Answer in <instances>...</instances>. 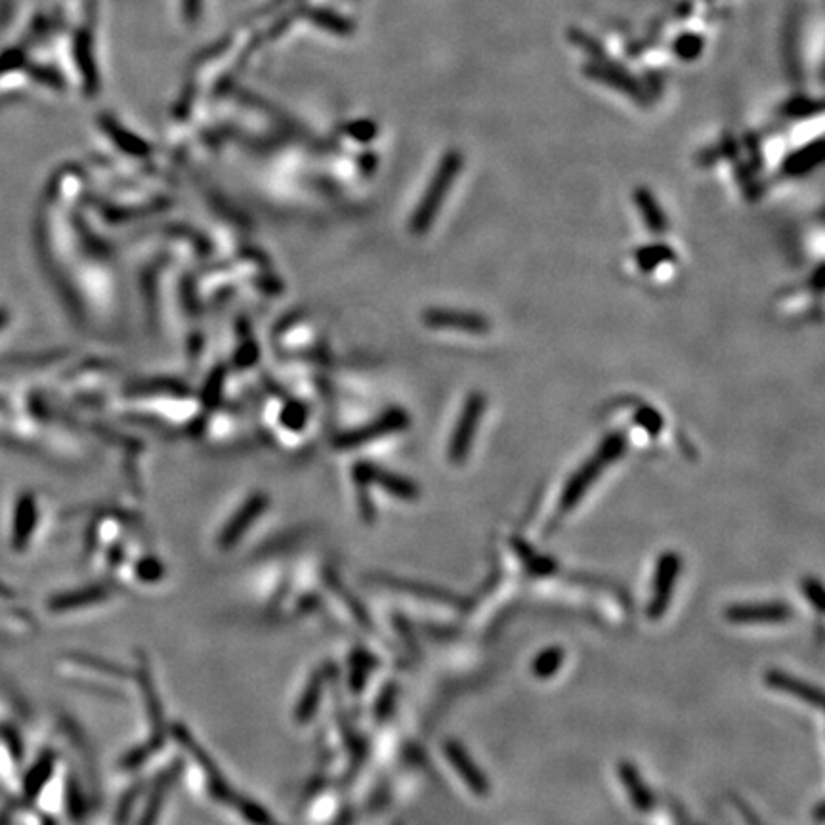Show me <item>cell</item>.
<instances>
[{"label": "cell", "mask_w": 825, "mask_h": 825, "mask_svg": "<svg viewBox=\"0 0 825 825\" xmlns=\"http://www.w3.org/2000/svg\"><path fill=\"white\" fill-rule=\"evenodd\" d=\"M138 573H140L142 579L146 581H155L157 577H161L163 573V568L157 563V562H153V560H147V562H142L140 565H138Z\"/></svg>", "instance_id": "484cf974"}, {"label": "cell", "mask_w": 825, "mask_h": 825, "mask_svg": "<svg viewBox=\"0 0 825 825\" xmlns=\"http://www.w3.org/2000/svg\"><path fill=\"white\" fill-rule=\"evenodd\" d=\"M563 663V652L560 648H548L543 653L537 655V660L533 661V675L539 679H548L553 677L554 672L562 667Z\"/></svg>", "instance_id": "ac0fdd59"}, {"label": "cell", "mask_w": 825, "mask_h": 825, "mask_svg": "<svg viewBox=\"0 0 825 825\" xmlns=\"http://www.w3.org/2000/svg\"><path fill=\"white\" fill-rule=\"evenodd\" d=\"M675 258H677L675 251H672L667 243H652V244H646V247H640L634 253V262L638 270L646 271V273L657 270L667 262H672Z\"/></svg>", "instance_id": "2e32d148"}, {"label": "cell", "mask_w": 825, "mask_h": 825, "mask_svg": "<svg viewBox=\"0 0 825 825\" xmlns=\"http://www.w3.org/2000/svg\"><path fill=\"white\" fill-rule=\"evenodd\" d=\"M356 480L361 485L378 483V485H382V489H386L390 495L400 497V499L411 501V499L419 497V487L412 483L411 480H407L404 476H397V474H392L388 470H382V468H378L375 465H358Z\"/></svg>", "instance_id": "ba28073f"}, {"label": "cell", "mask_w": 825, "mask_h": 825, "mask_svg": "<svg viewBox=\"0 0 825 825\" xmlns=\"http://www.w3.org/2000/svg\"><path fill=\"white\" fill-rule=\"evenodd\" d=\"M823 163V138H816L814 142H810L797 151L789 153L784 159L782 173L789 178H799L808 173H812L816 166Z\"/></svg>", "instance_id": "8fae6325"}, {"label": "cell", "mask_w": 825, "mask_h": 825, "mask_svg": "<svg viewBox=\"0 0 825 825\" xmlns=\"http://www.w3.org/2000/svg\"><path fill=\"white\" fill-rule=\"evenodd\" d=\"M20 64H22V56L18 52H13V50L6 52L3 58H0V75L13 67H20Z\"/></svg>", "instance_id": "4316f807"}, {"label": "cell", "mask_w": 825, "mask_h": 825, "mask_svg": "<svg viewBox=\"0 0 825 825\" xmlns=\"http://www.w3.org/2000/svg\"><path fill=\"white\" fill-rule=\"evenodd\" d=\"M409 426V415L400 409V407H394L386 412H382V415L378 419H375L369 426H363L359 428V430H354V432H350V434H344L341 436L339 439H336V446L339 448H359V446H365L367 441H373V439H378L382 436H388V434H394V432H402L405 430V428Z\"/></svg>", "instance_id": "5b68a950"}, {"label": "cell", "mask_w": 825, "mask_h": 825, "mask_svg": "<svg viewBox=\"0 0 825 825\" xmlns=\"http://www.w3.org/2000/svg\"><path fill=\"white\" fill-rule=\"evenodd\" d=\"M568 37H570V40L577 46V49L585 50L592 59L606 58V50H604L602 42H600L599 39H596V37L589 35L587 31H583V29H572Z\"/></svg>", "instance_id": "7402d4cb"}, {"label": "cell", "mask_w": 825, "mask_h": 825, "mask_svg": "<svg viewBox=\"0 0 825 825\" xmlns=\"http://www.w3.org/2000/svg\"><path fill=\"white\" fill-rule=\"evenodd\" d=\"M485 411V395L482 392H470L458 415L453 434L449 439V461L453 465H463L476 439L478 428Z\"/></svg>", "instance_id": "3957f363"}, {"label": "cell", "mask_w": 825, "mask_h": 825, "mask_svg": "<svg viewBox=\"0 0 825 825\" xmlns=\"http://www.w3.org/2000/svg\"><path fill=\"white\" fill-rule=\"evenodd\" d=\"M585 75L589 76L590 81L602 83V84H606L609 88H614V90L621 92V94H625L626 98H631L636 103H648V96H646L644 86H642L634 79L633 73H629L626 69H623L621 66L614 64V61H608L606 58L590 59L589 64L585 66Z\"/></svg>", "instance_id": "277c9868"}, {"label": "cell", "mask_w": 825, "mask_h": 825, "mask_svg": "<svg viewBox=\"0 0 825 825\" xmlns=\"http://www.w3.org/2000/svg\"><path fill=\"white\" fill-rule=\"evenodd\" d=\"M804 594H806V599L812 602L816 606L818 611H821V602H823V589H821V583L818 579H806L804 581Z\"/></svg>", "instance_id": "d4e9b609"}, {"label": "cell", "mask_w": 825, "mask_h": 825, "mask_svg": "<svg viewBox=\"0 0 825 825\" xmlns=\"http://www.w3.org/2000/svg\"><path fill=\"white\" fill-rule=\"evenodd\" d=\"M239 810L253 825H278L262 806H258L251 801H239Z\"/></svg>", "instance_id": "cb8c5ba5"}, {"label": "cell", "mask_w": 825, "mask_h": 825, "mask_svg": "<svg viewBox=\"0 0 825 825\" xmlns=\"http://www.w3.org/2000/svg\"><path fill=\"white\" fill-rule=\"evenodd\" d=\"M812 281H814V287H816V293H821V288H823V266L816 268Z\"/></svg>", "instance_id": "83f0119b"}, {"label": "cell", "mask_w": 825, "mask_h": 825, "mask_svg": "<svg viewBox=\"0 0 825 825\" xmlns=\"http://www.w3.org/2000/svg\"><path fill=\"white\" fill-rule=\"evenodd\" d=\"M33 528H35V502L33 499H23L20 504L18 522L13 524V533H12V546L18 550V553H23L25 550Z\"/></svg>", "instance_id": "e0dca14e"}, {"label": "cell", "mask_w": 825, "mask_h": 825, "mask_svg": "<svg viewBox=\"0 0 825 825\" xmlns=\"http://www.w3.org/2000/svg\"><path fill=\"white\" fill-rule=\"evenodd\" d=\"M821 111V102L806 98V96H794L784 105V113L791 119H806L818 115Z\"/></svg>", "instance_id": "ffe728a7"}, {"label": "cell", "mask_w": 825, "mask_h": 825, "mask_svg": "<svg viewBox=\"0 0 825 825\" xmlns=\"http://www.w3.org/2000/svg\"><path fill=\"white\" fill-rule=\"evenodd\" d=\"M680 572V558L675 553H667L660 558L653 579V594L648 608V614L653 619H660L669 606L670 594L675 590L677 577Z\"/></svg>", "instance_id": "8992f818"}, {"label": "cell", "mask_w": 825, "mask_h": 825, "mask_svg": "<svg viewBox=\"0 0 825 825\" xmlns=\"http://www.w3.org/2000/svg\"><path fill=\"white\" fill-rule=\"evenodd\" d=\"M448 757L453 764V768L461 774V777L465 779V784L472 789V791H476L480 794L487 793V782H485V777L482 776V772L474 767L470 757L466 755V751L463 749V745H458V743H448Z\"/></svg>", "instance_id": "5bb4252c"}, {"label": "cell", "mask_w": 825, "mask_h": 825, "mask_svg": "<svg viewBox=\"0 0 825 825\" xmlns=\"http://www.w3.org/2000/svg\"><path fill=\"white\" fill-rule=\"evenodd\" d=\"M324 684H325V675L324 672H321V675H315L314 680L310 682L308 686V690H306L304 697L300 699V705H298V711H297V716H298V721L300 723H306V721H310V716L317 705V697H319V692L324 690Z\"/></svg>", "instance_id": "d6986e66"}, {"label": "cell", "mask_w": 825, "mask_h": 825, "mask_svg": "<svg viewBox=\"0 0 825 825\" xmlns=\"http://www.w3.org/2000/svg\"><path fill=\"white\" fill-rule=\"evenodd\" d=\"M675 54L684 61H694L703 52V39L697 33H682L677 37L675 46H672Z\"/></svg>", "instance_id": "44dd1931"}, {"label": "cell", "mask_w": 825, "mask_h": 825, "mask_svg": "<svg viewBox=\"0 0 825 825\" xmlns=\"http://www.w3.org/2000/svg\"><path fill=\"white\" fill-rule=\"evenodd\" d=\"M266 507H268V497L262 493L254 495L244 502L243 507L237 510V514L232 518V522L224 528L220 535L222 548L234 546L243 537V533L254 524V519L266 510Z\"/></svg>", "instance_id": "30bf717a"}, {"label": "cell", "mask_w": 825, "mask_h": 825, "mask_svg": "<svg viewBox=\"0 0 825 825\" xmlns=\"http://www.w3.org/2000/svg\"><path fill=\"white\" fill-rule=\"evenodd\" d=\"M633 199H634V205L640 212L642 220H644L650 232L653 235H663L667 232V217H665L660 201L655 199V195L648 188L638 186L634 190Z\"/></svg>", "instance_id": "4fadbf2b"}, {"label": "cell", "mask_w": 825, "mask_h": 825, "mask_svg": "<svg viewBox=\"0 0 825 825\" xmlns=\"http://www.w3.org/2000/svg\"><path fill=\"white\" fill-rule=\"evenodd\" d=\"M461 168H463V153L461 151L453 149V151H448L446 155L441 157L430 183H428V188L422 193L415 212H412V218L409 222L411 234L422 235V234L428 232V229L432 227V224H434V220L438 217V212H439L443 201H446V197H448V193H449V190L453 186L455 178L461 174Z\"/></svg>", "instance_id": "7a4b0ae2"}, {"label": "cell", "mask_w": 825, "mask_h": 825, "mask_svg": "<svg viewBox=\"0 0 825 825\" xmlns=\"http://www.w3.org/2000/svg\"><path fill=\"white\" fill-rule=\"evenodd\" d=\"M424 324L432 329H449V331H463L472 334H482L492 329L489 319L476 312H458V310H441L432 308L424 312L422 315Z\"/></svg>", "instance_id": "52a82bcc"}, {"label": "cell", "mask_w": 825, "mask_h": 825, "mask_svg": "<svg viewBox=\"0 0 825 825\" xmlns=\"http://www.w3.org/2000/svg\"><path fill=\"white\" fill-rule=\"evenodd\" d=\"M791 608L784 602L736 604L726 609V617L732 623H777L791 619Z\"/></svg>", "instance_id": "9c48e42d"}, {"label": "cell", "mask_w": 825, "mask_h": 825, "mask_svg": "<svg viewBox=\"0 0 825 825\" xmlns=\"http://www.w3.org/2000/svg\"><path fill=\"white\" fill-rule=\"evenodd\" d=\"M767 682H768L770 688H774V690H779V692H785L789 696L799 697L804 703H808V705L821 707V692L818 690L816 686L806 684L804 680L794 679V677L787 675V672H784V670H770L767 675Z\"/></svg>", "instance_id": "7c38bea8"}, {"label": "cell", "mask_w": 825, "mask_h": 825, "mask_svg": "<svg viewBox=\"0 0 825 825\" xmlns=\"http://www.w3.org/2000/svg\"><path fill=\"white\" fill-rule=\"evenodd\" d=\"M625 449H626V439L623 432L608 434L602 439L600 448L587 458L583 466H579L575 470V474L568 480V483L563 485V492L558 502L560 512L562 514L572 512L579 504V501L587 495L590 485L600 478L604 468L609 466L611 463H616L617 458L625 453Z\"/></svg>", "instance_id": "6da1fadb"}, {"label": "cell", "mask_w": 825, "mask_h": 825, "mask_svg": "<svg viewBox=\"0 0 825 825\" xmlns=\"http://www.w3.org/2000/svg\"><path fill=\"white\" fill-rule=\"evenodd\" d=\"M634 421L640 428H644L650 436H660L661 428H663V419L660 415V411H655L653 407H648V405H642L634 412Z\"/></svg>", "instance_id": "603a6c76"}, {"label": "cell", "mask_w": 825, "mask_h": 825, "mask_svg": "<svg viewBox=\"0 0 825 825\" xmlns=\"http://www.w3.org/2000/svg\"><path fill=\"white\" fill-rule=\"evenodd\" d=\"M105 599H110V594H107V590L103 587H86V589L71 590V592L56 596V599H52L49 602V608H50V611H54V614H61V611H71V609L81 608V606L98 604V602H102Z\"/></svg>", "instance_id": "9a60e30c"}]
</instances>
